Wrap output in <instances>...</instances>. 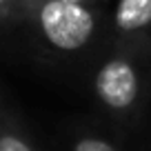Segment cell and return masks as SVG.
<instances>
[{
  "instance_id": "obj_1",
  "label": "cell",
  "mask_w": 151,
  "mask_h": 151,
  "mask_svg": "<svg viewBox=\"0 0 151 151\" xmlns=\"http://www.w3.org/2000/svg\"><path fill=\"white\" fill-rule=\"evenodd\" d=\"M36 14L47 42L60 51H78L91 40V33L96 29L93 14L82 2L42 0Z\"/></svg>"
},
{
  "instance_id": "obj_2",
  "label": "cell",
  "mask_w": 151,
  "mask_h": 151,
  "mask_svg": "<svg viewBox=\"0 0 151 151\" xmlns=\"http://www.w3.org/2000/svg\"><path fill=\"white\" fill-rule=\"evenodd\" d=\"M96 96L107 104L109 109L124 111L138 98V71L124 58H111L100 67L93 80Z\"/></svg>"
},
{
  "instance_id": "obj_3",
  "label": "cell",
  "mask_w": 151,
  "mask_h": 151,
  "mask_svg": "<svg viewBox=\"0 0 151 151\" xmlns=\"http://www.w3.org/2000/svg\"><path fill=\"white\" fill-rule=\"evenodd\" d=\"M116 24L124 33H133L149 27L151 0H120L116 7Z\"/></svg>"
},
{
  "instance_id": "obj_4",
  "label": "cell",
  "mask_w": 151,
  "mask_h": 151,
  "mask_svg": "<svg viewBox=\"0 0 151 151\" xmlns=\"http://www.w3.org/2000/svg\"><path fill=\"white\" fill-rule=\"evenodd\" d=\"M0 151H33V149L18 133L5 131V133H0Z\"/></svg>"
},
{
  "instance_id": "obj_5",
  "label": "cell",
  "mask_w": 151,
  "mask_h": 151,
  "mask_svg": "<svg viewBox=\"0 0 151 151\" xmlns=\"http://www.w3.org/2000/svg\"><path fill=\"white\" fill-rule=\"evenodd\" d=\"M73 151H118L111 142L100 140V138H80L73 145Z\"/></svg>"
},
{
  "instance_id": "obj_6",
  "label": "cell",
  "mask_w": 151,
  "mask_h": 151,
  "mask_svg": "<svg viewBox=\"0 0 151 151\" xmlns=\"http://www.w3.org/2000/svg\"><path fill=\"white\" fill-rule=\"evenodd\" d=\"M14 2H20V0H0V18H2V16H7V14L11 11Z\"/></svg>"
},
{
  "instance_id": "obj_7",
  "label": "cell",
  "mask_w": 151,
  "mask_h": 151,
  "mask_svg": "<svg viewBox=\"0 0 151 151\" xmlns=\"http://www.w3.org/2000/svg\"><path fill=\"white\" fill-rule=\"evenodd\" d=\"M20 2H27V5H33V2H42V0H20Z\"/></svg>"
},
{
  "instance_id": "obj_8",
  "label": "cell",
  "mask_w": 151,
  "mask_h": 151,
  "mask_svg": "<svg viewBox=\"0 0 151 151\" xmlns=\"http://www.w3.org/2000/svg\"><path fill=\"white\" fill-rule=\"evenodd\" d=\"M71 2H82V5H85V2H87V0H71Z\"/></svg>"
}]
</instances>
